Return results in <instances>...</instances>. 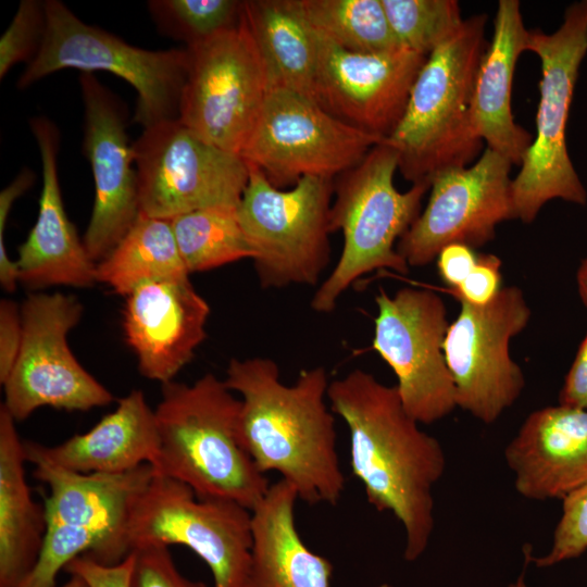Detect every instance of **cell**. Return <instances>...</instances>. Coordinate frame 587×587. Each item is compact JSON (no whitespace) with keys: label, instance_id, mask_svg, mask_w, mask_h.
<instances>
[{"label":"cell","instance_id":"obj_7","mask_svg":"<svg viewBox=\"0 0 587 587\" xmlns=\"http://www.w3.org/2000/svg\"><path fill=\"white\" fill-rule=\"evenodd\" d=\"M41 47L21 74L23 89L63 68L110 72L137 91L134 121L143 128L177 120L189 67V51L147 50L79 20L63 2L48 0Z\"/></svg>","mask_w":587,"mask_h":587},{"label":"cell","instance_id":"obj_27","mask_svg":"<svg viewBox=\"0 0 587 587\" xmlns=\"http://www.w3.org/2000/svg\"><path fill=\"white\" fill-rule=\"evenodd\" d=\"M241 22L255 45L268 88L316 102L317 37L297 0L242 1Z\"/></svg>","mask_w":587,"mask_h":587},{"label":"cell","instance_id":"obj_5","mask_svg":"<svg viewBox=\"0 0 587 587\" xmlns=\"http://www.w3.org/2000/svg\"><path fill=\"white\" fill-rule=\"evenodd\" d=\"M398 163L396 150L382 141L359 164L334 179L329 227L332 233L341 230L344 247L336 266L311 300L314 311H334L340 296L371 272L387 268L409 273L397 242L420 215L430 184L415 183L409 190L399 191L394 184Z\"/></svg>","mask_w":587,"mask_h":587},{"label":"cell","instance_id":"obj_2","mask_svg":"<svg viewBox=\"0 0 587 587\" xmlns=\"http://www.w3.org/2000/svg\"><path fill=\"white\" fill-rule=\"evenodd\" d=\"M241 396L237 434L258 470L277 472L308 504L336 505L346 486L324 367L286 385L268 358L232 359L224 379Z\"/></svg>","mask_w":587,"mask_h":587},{"label":"cell","instance_id":"obj_38","mask_svg":"<svg viewBox=\"0 0 587 587\" xmlns=\"http://www.w3.org/2000/svg\"><path fill=\"white\" fill-rule=\"evenodd\" d=\"M35 178L32 170L24 168L0 193V284L8 292L14 291L20 280L16 261L11 260L7 251L5 225L13 203L34 184Z\"/></svg>","mask_w":587,"mask_h":587},{"label":"cell","instance_id":"obj_32","mask_svg":"<svg viewBox=\"0 0 587 587\" xmlns=\"http://www.w3.org/2000/svg\"><path fill=\"white\" fill-rule=\"evenodd\" d=\"M148 8L163 35L183 41L189 48L238 26L242 1L152 0Z\"/></svg>","mask_w":587,"mask_h":587},{"label":"cell","instance_id":"obj_12","mask_svg":"<svg viewBox=\"0 0 587 587\" xmlns=\"http://www.w3.org/2000/svg\"><path fill=\"white\" fill-rule=\"evenodd\" d=\"M382 141L308 97L274 88L240 155L282 189L307 176L335 179Z\"/></svg>","mask_w":587,"mask_h":587},{"label":"cell","instance_id":"obj_30","mask_svg":"<svg viewBox=\"0 0 587 587\" xmlns=\"http://www.w3.org/2000/svg\"><path fill=\"white\" fill-rule=\"evenodd\" d=\"M182 260L190 273L254 258L237 207H213L171 218Z\"/></svg>","mask_w":587,"mask_h":587},{"label":"cell","instance_id":"obj_23","mask_svg":"<svg viewBox=\"0 0 587 587\" xmlns=\"http://www.w3.org/2000/svg\"><path fill=\"white\" fill-rule=\"evenodd\" d=\"M528 29L517 0H500L491 40L475 79L471 121L487 147L521 166L533 136L514 121L511 107L514 70L526 51Z\"/></svg>","mask_w":587,"mask_h":587},{"label":"cell","instance_id":"obj_9","mask_svg":"<svg viewBox=\"0 0 587 587\" xmlns=\"http://www.w3.org/2000/svg\"><path fill=\"white\" fill-rule=\"evenodd\" d=\"M125 542L182 545L210 569L213 587H247L251 510L225 499L201 498L184 483L155 472L130 510Z\"/></svg>","mask_w":587,"mask_h":587},{"label":"cell","instance_id":"obj_22","mask_svg":"<svg viewBox=\"0 0 587 587\" xmlns=\"http://www.w3.org/2000/svg\"><path fill=\"white\" fill-rule=\"evenodd\" d=\"M504 459L520 496L562 500L587 485V410L559 403L532 412Z\"/></svg>","mask_w":587,"mask_h":587},{"label":"cell","instance_id":"obj_40","mask_svg":"<svg viewBox=\"0 0 587 587\" xmlns=\"http://www.w3.org/2000/svg\"><path fill=\"white\" fill-rule=\"evenodd\" d=\"M23 338L21 308L9 299L0 301V383L3 384L17 359Z\"/></svg>","mask_w":587,"mask_h":587},{"label":"cell","instance_id":"obj_16","mask_svg":"<svg viewBox=\"0 0 587 587\" xmlns=\"http://www.w3.org/2000/svg\"><path fill=\"white\" fill-rule=\"evenodd\" d=\"M511 166L507 158L486 147L471 165L436 174L424 211L397 242L408 265L432 263L450 243L484 246L495 238L500 223L516 218Z\"/></svg>","mask_w":587,"mask_h":587},{"label":"cell","instance_id":"obj_43","mask_svg":"<svg viewBox=\"0 0 587 587\" xmlns=\"http://www.w3.org/2000/svg\"><path fill=\"white\" fill-rule=\"evenodd\" d=\"M576 282L579 297L583 303L587 307V258L580 262L576 273Z\"/></svg>","mask_w":587,"mask_h":587},{"label":"cell","instance_id":"obj_14","mask_svg":"<svg viewBox=\"0 0 587 587\" xmlns=\"http://www.w3.org/2000/svg\"><path fill=\"white\" fill-rule=\"evenodd\" d=\"M459 302L444 342L457 408L492 424L524 390L525 377L510 355V341L527 326L532 311L516 286L502 287L486 305Z\"/></svg>","mask_w":587,"mask_h":587},{"label":"cell","instance_id":"obj_39","mask_svg":"<svg viewBox=\"0 0 587 587\" xmlns=\"http://www.w3.org/2000/svg\"><path fill=\"white\" fill-rule=\"evenodd\" d=\"M133 569L132 552L124 561L114 565L102 564L90 555L83 554L72 560L64 571L83 577L90 587H130Z\"/></svg>","mask_w":587,"mask_h":587},{"label":"cell","instance_id":"obj_15","mask_svg":"<svg viewBox=\"0 0 587 587\" xmlns=\"http://www.w3.org/2000/svg\"><path fill=\"white\" fill-rule=\"evenodd\" d=\"M372 347L391 367L405 411L420 424H433L455 408V390L444 342L449 326L442 299L433 290L405 287L375 297Z\"/></svg>","mask_w":587,"mask_h":587},{"label":"cell","instance_id":"obj_28","mask_svg":"<svg viewBox=\"0 0 587 587\" xmlns=\"http://www.w3.org/2000/svg\"><path fill=\"white\" fill-rule=\"evenodd\" d=\"M189 275L171 220L141 213L114 249L97 263V282L125 297L143 284L186 279Z\"/></svg>","mask_w":587,"mask_h":587},{"label":"cell","instance_id":"obj_3","mask_svg":"<svg viewBox=\"0 0 587 587\" xmlns=\"http://www.w3.org/2000/svg\"><path fill=\"white\" fill-rule=\"evenodd\" d=\"M154 409L160 448L155 472L189 486L198 497L237 502L252 510L271 484L241 447L240 399L208 373L190 385H162Z\"/></svg>","mask_w":587,"mask_h":587},{"label":"cell","instance_id":"obj_45","mask_svg":"<svg viewBox=\"0 0 587 587\" xmlns=\"http://www.w3.org/2000/svg\"><path fill=\"white\" fill-rule=\"evenodd\" d=\"M509 587H528L524 580V572L517 577L514 583H511Z\"/></svg>","mask_w":587,"mask_h":587},{"label":"cell","instance_id":"obj_36","mask_svg":"<svg viewBox=\"0 0 587 587\" xmlns=\"http://www.w3.org/2000/svg\"><path fill=\"white\" fill-rule=\"evenodd\" d=\"M130 587H208L184 576L176 567L167 546L147 542L134 550Z\"/></svg>","mask_w":587,"mask_h":587},{"label":"cell","instance_id":"obj_17","mask_svg":"<svg viewBox=\"0 0 587 587\" xmlns=\"http://www.w3.org/2000/svg\"><path fill=\"white\" fill-rule=\"evenodd\" d=\"M79 85L84 102L83 152L95 180V201L83 241L90 259L98 263L140 214L138 178L124 103L92 73H83Z\"/></svg>","mask_w":587,"mask_h":587},{"label":"cell","instance_id":"obj_13","mask_svg":"<svg viewBox=\"0 0 587 587\" xmlns=\"http://www.w3.org/2000/svg\"><path fill=\"white\" fill-rule=\"evenodd\" d=\"M187 49L178 121L207 142L240 155L270 90L255 45L240 20Z\"/></svg>","mask_w":587,"mask_h":587},{"label":"cell","instance_id":"obj_34","mask_svg":"<svg viewBox=\"0 0 587 587\" xmlns=\"http://www.w3.org/2000/svg\"><path fill=\"white\" fill-rule=\"evenodd\" d=\"M47 25L46 3L23 0L7 30L0 38V77L18 62H29L38 53Z\"/></svg>","mask_w":587,"mask_h":587},{"label":"cell","instance_id":"obj_6","mask_svg":"<svg viewBox=\"0 0 587 587\" xmlns=\"http://www.w3.org/2000/svg\"><path fill=\"white\" fill-rule=\"evenodd\" d=\"M526 51L540 60L539 103L536 134L512 178V197L516 218L530 224L550 200L587 203L566 146L569 112L587 53V0L571 3L553 33L528 29Z\"/></svg>","mask_w":587,"mask_h":587},{"label":"cell","instance_id":"obj_33","mask_svg":"<svg viewBox=\"0 0 587 587\" xmlns=\"http://www.w3.org/2000/svg\"><path fill=\"white\" fill-rule=\"evenodd\" d=\"M83 554L108 565V545L102 536L77 527L47 525L37 561L18 587H55L59 573Z\"/></svg>","mask_w":587,"mask_h":587},{"label":"cell","instance_id":"obj_21","mask_svg":"<svg viewBox=\"0 0 587 587\" xmlns=\"http://www.w3.org/2000/svg\"><path fill=\"white\" fill-rule=\"evenodd\" d=\"M42 172L37 220L18 248V280L28 289L50 286L85 288L97 282L93 262L70 221L61 195L58 174L60 134L48 118L30 120Z\"/></svg>","mask_w":587,"mask_h":587},{"label":"cell","instance_id":"obj_1","mask_svg":"<svg viewBox=\"0 0 587 587\" xmlns=\"http://www.w3.org/2000/svg\"><path fill=\"white\" fill-rule=\"evenodd\" d=\"M327 399L349 428L352 474L369 503L401 523L403 557L415 561L434 532L433 489L447 463L442 446L405 411L396 386L366 371L330 382Z\"/></svg>","mask_w":587,"mask_h":587},{"label":"cell","instance_id":"obj_25","mask_svg":"<svg viewBox=\"0 0 587 587\" xmlns=\"http://www.w3.org/2000/svg\"><path fill=\"white\" fill-rule=\"evenodd\" d=\"M38 448L54 464L85 474L153 465L160 448L155 413L141 390H132L88 432L53 447L38 444Z\"/></svg>","mask_w":587,"mask_h":587},{"label":"cell","instance_id":"obj_41","mask_svg":"<svg viewBox=\"0 0 587 587\" xmlns=\"http://www.w3.org/2000/svg\"><path fill=\"white\" fill-rule=\"evenodd\" d=\"M478 254L469 245L454 242L444 247L438 253L437 268L442 282L450 290L458 288L476 265Z\"/></svg>","mask_w":587,"mask_h":587},{"label":"cell","instance_id":"obj_31","mask_svg":"<svg viewBox=\"0 0 587 587\" xmlns=\"http://www.w3.org/2000/svg\"><path fill=\"white\" fill-rule=\"evenodd\" d=\"M400 45L428 57L462 25L455 0H382Z\"/></svg>","mask_w":587,"mask_h":587},{"label":"cell","instance_id":"obj_44","mask_svg":"<svg viewBox=\"0 0 587 587\" xmlns=\"http://www.w3.org/2000/svg\"><path fill=\"white\" fill-rule=\"evenodd\" d=\"M70 579L61 585L55 587H90L89 584L78 575H70Z\"/></svg>","mask_w":587,"mask_h":587},{"label":"cell","instance_id":"obj_37","mask_svg":"<svg viewBox=\"0 0 587 587\" xmlns=\"http://www.w3.org/2000/svg\"><path fill=\"white\" fill-rule=\"evenodd\" d=\"M501 260L495 254H478L477 263L464 282L450 292L459 301L486 305L501 290Z\"/></svg>","mask_w":587,"mask_h":587},{"label":"cell","instance_id":"obj_10","mask_svg":"<svg viewBox=\"0 0 587 587\" xmlns=\"http://www.w3.org/2000/svg\"><path fill=\"white\" fill-rule=\"evenodd\" d=\"M20 308L22 345L2 384V405L15 422L42 407L87 411L111 403L110 390L82 366L67 342L83 314L79 300L61 292H37L29 294Z\"/></svg>","mask_w":587,"mask_h":587},{"label":"cell","instance_id":"obj_19","mask_svg":"<svg viewBox=\"0 0 587 587\" xmlns=\"http://www.w3.org/2000/svg\"><path fill=\"white\" fill-rule=\"evenodd\" d=\"M27 462L34 476L46 484L47 525H65L93 532L108 545V565L118 564L132 552L125 542V529L134 502L155 475L154 467L142 464L123 473H78L48 460L38 444L24 441Z\"/></svg>","mask_w":587,"mask_h":587},{"label":"cell","instance_id":"obj_11","mask_svg":"<svg viewBox=\"0 0 587 587\" xmlns=\"http://www.w3.org/2000/svg\"><path fill=\"white\" fill-rule=\"evenodd\" d=\"M140 213L159 218L238 207L249 179L239 154L222 150L178 118L147 128L133 142Z\"/></svg>","mask_w":587,"mask_h":587},{"label":"cell","instance_id":"obj_18","mask_svg":"<svg viewBox=\"0 0 587 587\" xmlns=\"http://www.w3.org/2000/svg\"><path fill=\"white\" fill-rule=\"evenodd\" d=\"M316 37V102L346 124L384 141L400 122L427 57L405 48L355 53Z\"/></svg>","mask_w":587,"mask_h":587},{"label":"cell","instance_id":"obj_29","mask_svg":"<svg viewBox=\"0 0 587 587\" xmlns=\"http://www.w3.org/2000/svg\"><path fill=\"white\" fill-rule=\"evenodd\" d=\"M297 4L317 35L344 50L380 53L403 48L382 0H297Z\"/></svg>","mask_w":587,"mask_h":587},{"label":"cell","instance_id":"obj_4","mask_svg":"<svg viewBox=\"0 0 587 587\" xmlns=\"http://www.w3.org/2000/svg\"><path fill=\"white\" fill-rule=\"evenodd\" d=\"M486 14H475L425 60L404 113L384 140L396 150L404 179L428 183L448 168L474 163L483 149L471 109L478 67L488 46Z\"/></svg>","mask_w":587,"mask_h":587},{"label":"cell","instance_id":"obj_8","mask_svg":"<svg viewBox=\"0 0 587 587\" xmlns=\"http://www.w3.org/2000/svg\"><path fill=\"white\" fill-rule=\"evenodd\" d=\"M248 165L249 179L237 214L254 251L261 287L316 285L330 261L334 179L307 176L283 190L260 168Z\"/></svg>","mask_w":587,"mask_h":587},{"label":"cell","instance_id":"obj_20","mask_svg":"<svg viewBox=\"0 0 587 587\" xmlns=\"http://www.w3.org/2000/svg\"><path fill=\"white\" fill-rule=\"evenodd\" d=\"M209 314L189 278L147 283L127 295L123 329L141 375L172 382L205 339Z\"/></svg>","mask_w":587,"mask_h":587},{"label":"cell","instance_id":"obj_42","mask_svg":"<svg viewBox=\"0 0 587 587\" xmlns=\"http://www.w3.org/2000/svg\"><path fill=\"white\" fill-rule=\"evenodd\" d=\"M559 403L587 410V335L564 378Z\"/></svg>","mask_w":587,"mask_h":587},{"label":"cell","instance_id":"obj_24","mask_svg":"<svg viewBox=\"0 0 587 587\" xmlns=\"http://www.w3.org/2000/svg\"><path fill=\"white\" fill-rule=\"evenodd\" d=\"M296 489L272 484L251 510L252 548L247 587H330L332 562L313 552L299 535Z\"/></svg>","mask_w":587,"mask_h":587},{"label":"cell","instance_id":"obj_26","mask_svg":"<svg viewBox=\"0 0 587 587\" xmlns=\"http://www.w3.org/2000/svg\"><path fill=\"white\" fill-rule=\"evenodd\" d=\"M24 442L0 407V587H18L34 567L45 534V508L26 482Z\"/></svg>","mask_w":587,"mask_h":587},{"label":"cell","instance_id":"obj_35","mask_svg":"<svg viewBox=\"0 0 587 587\" xmlns=\"http://www.w3.org/2000/svg\"><path fill=\"white\" fill-rule=\"evenodd\" d=\"M587 550V485L562 499V513L554 528L549 551L538 558L527 557L538 567H550L576 559Z\"/></svg>","mask_w":587,"mask_h":587}]
</instances>
